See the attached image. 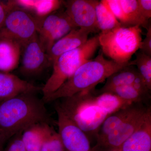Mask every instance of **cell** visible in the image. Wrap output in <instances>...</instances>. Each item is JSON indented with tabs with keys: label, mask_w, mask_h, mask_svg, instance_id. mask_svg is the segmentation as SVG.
<instances>
[{
	"label": "cell",
	"mask_w": 151,
	"mask_h": 151,
	"mask_svg": "<svg viewBox=\"0 0 151 151\" xmlns=\"http://www.w3.org/2000/svg\"><path fill=\"white\" fill-rule=\"evenodd\" d=\"M36 94L23 93L0 103V143L4 145L11 138L31 125L55 124L45 103Z\"/></svg>",
	"instance_id": "6da1fadb"
},
{
	"label": "cell",
	"mask_w": 151,
	"mask_h": 151,
	"mask_svg": "<svg viewBox=\"0 0 151 151\" xmlns=\"http://www.w3.org/2000/svg\"><path fill=\"white\" fill-rule=\"evenodd\" d=\"M128 65L106 59L102 52L80 66L55 92L42 98L46 103L73 96L84 91H92L111 74Z\"/></svg>",
	"instance_id": "7a4b0ae2"
},
{
	"label": "cell",
	"mask_w": 151,
	"mask_h": 151,
	"mask_svg": "<svg viewBox=\"0 0 151 151\" xmlns=\"http://www.w3.org/2000/svg\"><path fill=\"white\" fill-rule=\"evenodd\" d=\"M84 91L61 99L57 104L63 112L86 134L90 142L108 115L96 105L94 91Z\"/></svg>",
	"instance_id": "3957f363"
},
{
	"label": "cell",
	"mask_w": 151,
	"mask_h": 151,
	"mask_svg": "<svg viewBox=\"0 0 151 151\" xmlns=\"http://www.w3.org/2000/svg\"><path fill=\"white\" fill-rule=\"evenodd\" d=\"M99 46L98 35L94 36L82 46L58 58L52 63V73L42 88V98L56 91L78 68L92 59Z\"/></svg>",
	"instance_id": "277c9868"
},
{
	"label": "cell",
	"mask_w": 151,
	"mask_h": 151,
	"mask_svg": "<svg viewBox=\"0 0 151 151\" xmlns=\"http://www.w3.org/2000/svg\"><path fill=\"white\" fill-rule=\"evenodd\" d=\"M142 30L139 26H120L98 35L102 53L111 60L127 64L139 49L142 41Z\"/></svg>",
	"instance_id": "5b68a950"
},
{
	"label": "cell",
	"mask_w": 151,
	"mask_h": 151,
	"mask_svg": "<svg viewBox=\"0 0 151 151\" xmlns=\"http://www.w3.org/2000/svg\"><path fill=\"white\" fill-rule=\"evenodd\" d=\"M37 18L14 4L0 27V40L14 41L23 47L37 34Z\"/></svg>",
	"instance_id": "8992f818"
},
{
	"label": "cell",
	"mask_w": 151,
	"mask_h": 151,
	"mask_svg": "<svg viewBox=\"0 0 151 151\" xmlns=\"http://www.w3.org/2000/svg\"><path fill=\"white\" fill-rule=\"evenodd\" d=\"M75 28H77L65 11L58 10L44 17L38 18L37 34L47 54L55 42Z\"/></svg>",
	"instance_id": "52a82bcc"
},
{
	"label": "cell",
	"mask_w": 151,
	"mask_h": 151,
	"mask_svg": "<svg viewBox=\"0 0 151 151\" xmlns=\"http://www.w3.org/2000/svg\"><path fill=\"white\" fill-rule=\"evenodd\" d=\"M151 106L147 104L116 128L92 148L93 151H116L144 122Z\"/></svg>",
	"instance_id": "ba28073f"
},
{
	"label": "cell",
	"mask_w": 151,
	"mask_h": 151,
	"mask_svg": "<svg viewBox=\"0 0 151 151\" xmlns=\"http://www.w3.org/2000/svg\"><path fill=\"white\" fill-rule=\"evenodd\" d=\"M58 116L56 124L65 151H93L91 142L84 133L58 105L55 106Z\"/></svg>",
	"instance_id": "9c48e42d"
},
{
	"label": "cell",
	"mask_w": 151,
	"mask_h": 151,
	"mask_svg": "<svg viewBox=\"0 0 151 151\" xmlns=\"http://www.w3.org/2000/svg\"><path fill=\"white\" fill-rule=\"evenodd\" d=\"M21 65L20 73L27 77H35L41 74L51 66L48 56L36 34L22 48Z\"/></svg>",
	"instance_id": "30bf717a"
},
{
	"label": "cell",
	"mask_w": 151,
	"mask_h": 151,
	"mask_svg": "<svg viewBox=\"0 0 151 151\" xmlns=\"http://www.w3.org/2000/svg\"><path fill=\"white\" fill-rule=\"evenodd\" d=\"M97 0H68L63 1L65 12L76 27L98 31L95 7Z\"/></svg>",
	"instance_id": "8fae6325"
},
{
	"label": "cell",
	"mask_w": 151,
	"mask_h": 151,
	"mask_svg": "<svg viewBox=\"0 0 151 151\" xmlns=\"http://www.w3.org/2000/svg\"><path fill=\"white\" fill-rule=\"evenodd\" d=\"M42 88L16 75L0 71V103L23 93H37Z\"/></svg>",
	"instance_id": "7c38bea8"
},
{
	"label": "cell",
	"mask_w": 151,
	"mask_h": 151,
	"mask_svg": "<svg viewBox=\"0 0 151 151\" xmlns=\"http://www.w3.org/2000/svg\"><path fill=\"white\" fill-rule=\"evenodd\" d=\"M91 32L85 29L75 28L55 42L47 53L50 65L63 53L82 46L88 40Z\"/></svg>",
	"instance_id": "4fadbf2b"
},
{
	"label": "cell",
	"mask_w": 151,
	"mask_h": 151,
	"mask_svg": "<svg viewBox=\"0 0 151 151\" xmlns=\"http://www.w3.org/2000/svg\"><path fill=\"white\" fill-rule=\"evenodd\" d=\"M116 151H151V109L137 129Z\"/></svg>",
	"instance_id": "5bb4252c"
},
{
	"label": "cell",
	"mask_w": 151,
	"mask_h": 151,
	"mask_svg": "<svg viewBox=\"0 0 151 151\" xmlns=\"http://www.w3.org/2000/svg\"><path fill=\"white\" fill-rule=\"evenodd\" d=\"M143 103H133L126 108L109 115L99 127L96 135V144L102 140L120 124L134 114L146 105Z\"/></svg>",
	"instance_id": "9a60e30c"
},
{
	"label": "cell",
	"mask_w": 151,
	"mask_h": 151,
	"mask_svg": "<svg viewBox=\"0 0 151 151\" xmlns=\"http://www.w3.org/2000/svg\"><path fill=\"white\" fill-rule=\"evenodd\" d=\"M22 47L14 41L0 40V71L10 73L18 66Z\"/></svg>",
	"instance_id": "2e32d148"
},
{
	"label": "cell",
	"mask_w": 151,
	"mask_h": 151,
	"mask_svg": "<svg viewBox=\"0 0 151 151\" xmlns=\"http://www.w3.org/2000/svg\"><path fill=\"white\" fill-rule=\"evenodd\" d=\"M140 76L137 69L133 65H127L110 76L100 90H94V94L98 95L105 93L117 86L132 85Z\"/></svg>",
	"instance_id": "e0dca14e"
},
{
	"label": "cell",
	"mask_w": 151,
	"mask_h": 151,
	"mask_svg": "<svg viewBox=\"0 0 151 151\" xmlns=\"http://www.w3.org/2000/svg\"><path fill=\"white\" fill-rule=\"evenodd\" d=\"M51 125L38 123L31 125L22 133V141L27 151H41L42 146Z\"/></svg>",
	"instance_id": "ac0fdd59"
},
{
	"label": "cell",
	"mask_w": 151,
	"mask_h": 151,
	"mask_svg": "<svg viewBox=\"0 0 151 151\" xmlns=\"http://www.w3.org/2000/svg\"><path fill=\"white\" fill-rule=\"evenodd\" d=\"M16 5L24 9L38 18L44 17L59 10L63 5L64 1H13Z\"/></svg>",
	"instance_id": "d6986e66"
},
{
	"label": "cell",
	"mask_w": 151,
	"mask_h": 151,
	"mask_svg": "<svg viewBox=\"0 0 151 151\" xmlns=\"http://www.w3.org/2000/svg\"><path fill=\"white\" fill-rule=\"evenodd\" d=\"M94 99L97 106L108 116L133 103L110 93L94 94Z\"/></svg>",
	"instance_id": "ffe728a7"
},
{
	"label": "cell",
	"mask_w": 151,
	"mask_h": 151,
	"mask_svg": "<svg viewBox=\"0 0 151 151\" xmlns=\"http://www.w3.org/2000/svg\"><path fill=\"white\" fill-rule=\"evenodd\" d=\"M129 26H139L147 28L149 20L146 19L141 12L137 0H119Z\"/></svg>",
	"instance_id": "44dd1931"
},
{
	"label": "cell",
	"mask_w": 151,
	"mask_h": 151,
	"mask_svg": "<svg viewBox=\"0 0 151 151\" xmlns=\"http://www.w3.org/2000/svg\"><path fill=\"white\" fill-rule=\"evenodd\" d=\"M97 27L100 32H105L122 25L110 10L101 1H98L95 7Z\"/></svg>",
	"instance_id": "7402d4cb"
},
{
	"label": "cell",
	"mask_w": 151,
	"mask_h": 151,
	"mask_svg": "<svg viewBox=\"0 0 151 151\" xmlns=\"http://www.w3.org/2000/svg\"><path fill=\"white\" fill-rule=\"evenodd\" d=\"M105 93H111L132 103H146L150 98V95L142 93L132 85L117 86Z\"/></svg>",
	"instance_id": "603a6c76"
},
{
	"label": "cell",
	"mask_w": 151,
	"mask_h": 151,
	"mask_svg": "<svg viewBox=\"0 0 151 151\" xmlns=\"http://www.w3.org/2000/svg\"><path fill=\"white\" fill-rule=\"evenodd\" d=\"M135 54L136 58L128 63V65H137L140 75L151 90V56L140 51L137 52Z\"/></svg>",
	"instance_id": "cb8c5ba5"
},
{
	"label": "cell",
	"mask_w": 151,
	"mask_h": 151,
	"mask_svg": "<svg viewBox=\"0 0 151 151\" xmlns=\"http://www.w3.org/2000/svg\"><path fill=\"white\" fill-rule=\"evenodd\" d=\"M41 151H65L59 134L52 126L45 138Z\"/></svg>",
	"instance_id": "d4e9b609"
},
{
	"label": "cell",
	"mask_w": 151,
	"mask_h": 151,
	"mask_svg": "<svg viewBox=\"0 0 151 151\" xmlns=\"http://www.w3.org/2000/svg\"><path fill=\"white\" fill-rule=\"evenodd\" d=\"M101 2L110 10L122 26L129 27L119 0H102Z\"/></svg>",
	"instance_id": "484cf974"
},
{
	"label": "cell",
	"mask_w": 151,
	"mask_h": 151,
	"mask_svg": "<svg viewBox=\"0 0 151 151\" xmlns=\"http://www.w3.org/2000/svg\"><path fill=\"white\" fill-rule=\"evenodd\" d=\"M22 132H19L11 138L3 151H27L22 141Z\"/></svg>",
	"instance_id": "4316f807"
},
{
	"label": "cell",
	"mask_w": 151,
	"mask_h": 151,
	"mask_svg": "<svg viewBox=\"0 0 151 151\" xmlns=\"http://www.w3.org/2000/svg\"><path fill=\"white\" fill-rule=\"evenodd\" d=\"M145 37L141 42L139 49L140 51L151 56V25L149 24L147 28Z\"/></svg>",
	"instance_id": "83f0119b"
},
{
	"label": "cell",
	"mask_w": 151,
	"mask_h": 151,
	"mask_svg": "<svg viewBox=\"0 0 151 151\" xmlns=\"http://www.w3.org/2000/svg\"><path fill=\"white\" fill-rule=\"evenodd\" d=\"M14 6L13 1H0V27L4 23L9 11Z\"/></svg>",
	"instance_id": "f1b7e54d"
},
{
	"label": "cell",
	"mask_w": 151,
	"mask_h": 151,
	"mask_svg": "<svg viewBox=\"0 0 151 151\" xmlns=\"http://www.w3.org/2000/svg\"><path fill=\"white\" fill-rule=\"evenodd\" d=\"M138 5L143 16L147 20L151 17V0H137Z\"/></svg>",
	"instance_id": "f546056e"
},
{
	"label": "cell",
	"mask_w": 151,
	"mask_h": 151,
	"mask_svg": "<svg viewBox=\"0 0 151 151\" xmlns=\"http://www.w3.org/2000/svg\"><path fill=\"white\" fill-rule=\"evenodd\" d=\"M4 145L0 143V151H3L4 148Z\"/></svg>",
	"instance_id": "4dcf8cb0"
}]
</instances>
